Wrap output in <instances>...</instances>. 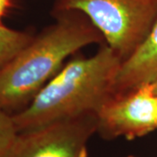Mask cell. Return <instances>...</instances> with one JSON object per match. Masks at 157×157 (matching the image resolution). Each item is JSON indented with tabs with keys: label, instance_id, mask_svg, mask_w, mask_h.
<instances>
[{
	"label": "cell",
	"instance_id": "6da1fadb",
	"mask_svg": "<svg viewBox=\"0 0 157 157\" xmlns=\"http://www.w3.org/2000/svg\"><path fill=\"white\" fill-rule=\"evenodd\" d=\"M121 65V58L106 43L92 56L67 62L26 107L11 114L18 134L96 114L113 94Z\"/></svg>",
	"mask_w": 157,
	"mask_h": 157
},
{
	"label": "cell",
	"instance_id": "7a4b0ae2",
	"mask_svg": "<svg viewBox=\"0 0 157 157\" xmlns=\"http://www.w3.org/2000/svg\"><path fill=\"white\" fill-rule=\"evenodd\" d=\"M76 13L60 12L56 22L33 37L0 70V107L6 112L22 110L61 70L67 58L88 45L105 44L89 19Z\"/></svg>",
	"mask_w": 157,
	"mask_h": 157
},
{
	"label": "cell",
	"instance_id": "3957f363",
	"mask_svg": "<svg viewBox=\"0 0 157 157\" xmlns=\"http://www.w3.org/2000/svg\"><path fill=\"white\" fill-rule=\"evenodd\" d=\"M57 10L86 16L123 63L151 31L157 0H57Z\"/></svg>",
	"mask_w": 157,
	"mask_h": 157
},
{
	"label": "cell",
	"instance_id": "277c9868",
	"mask_svg": "<svg viewBox=\"0 0 157 157\" xmlns=\"http://www.w3.org/2000/svg\"><path fill=\"white\" fill-rule=\"evenodd\" d=\"M97 133L105 139L134 140L157 129V96L151 83L113 94L96 113Z\"/></svg>",
	"mask_w": 157,
	"mask_h": 157
},
{
	"label": "cell",
	"instance_id": "5b68a950",
	"mask_svg": "<svg viewBox=\"0 0 157 157\" xmlns=\"http://www.w3.org/2000/svg\"><path fill=\"white\" fill-rule=\"evenodd\" d=\"M96 133L94 113L61 121L19 133L6 157H89L88 142Z\"/></svg>",
	"mask_w": 157,
	"mask_h": 157
},
{
	"label": "cell",
	"instance_id": "8992f818",
	"mask_svg": "<svg viewBox=\"0 0 157 157\" xmlns=\"http://www.w3.org/2000/svg\"><path fill=\"white\" fill-rule=\"evenodd\" d=\"M157 78V17L145 41L122 63L113 86L120 94L150 83Z\"/></svg>",
	"mask_w": 157,
	"mask_h": 157
},
{
	"label": "cell",
	"instance_id": "52a82bcc",
	"mask_svg": "<svg viewBox=\"0 0 157 157\" xmlns=\"http://www.w3.org/2000/svg\"><path fill=\"white\" fill-rule=\"evenodd\" d=\"M33 39L27 33L16 31L0 25V70Z\"/></svg>",
	"mask_w": 157,
	"mask_h": 157
},
{
	"label": "cell",
	"instance_id": "ba28073f",
	"mask_svg": "<svg viewBox=\"0 0 157 157\" xmlns=\"http://www.w3.org/2000/svg\"><path fill=\"white\" fill-rule=\"evenodd\" d=\"M18 135L12 115L0 107V157H6Z\"/></svg>",
	"mask_w": 157,
	"mask_h": 157
},
{
	"label": "cell",
	"instance_id": "9c48e42d",
	"mask_svg": "<svg viewBox=\"0 0 157 157\" xmlns=\"http://www.w3.org/2000/svg\"><path fill=\"white\" fill-rule=\"evenodd\" d=\"M11 0H0V25H3L2 19L6 15V11L10 8Z\"/></svg>",
	"mask_w": 157,
	"mask_h": 157
},
{
	"label": "cell",
	"instance_id": "30bf717a",
	"mask_svg": "<svg viewBox=\"0 0 157 157\" xmlns=\"http://www.w3.org/2000/svg\"><path fill=\"white\" fill-rule=\"evenodd\" d=\"M152 84V86H153V89H154V93H155V94L157 96V78L155 79V80H153L152 82H150Z\"/></svg>",
	"mask_w": 157,
	"mask_h": 157
},
{
	"label": "cell",
	"instance_id": "8fae6325",
	"mask_svg": "<svg viewBox=\"0 0 157 157\" xmlns=\"http://www.w3.org/2000/svg\"><path fill=\"white\" fill-rule=\"evenodd\" d=\"M126 157H136V156H134V155H128V156Z\"/></svg>",
	"mask_w": 157,
	"mask_h": 157
}]
</instances>
